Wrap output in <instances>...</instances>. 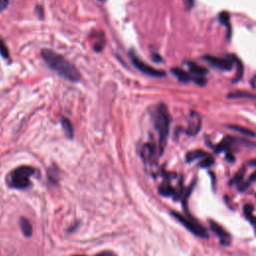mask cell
<instances>
[{
  "label": "cell",
  "mask_w": 256,
  "mask_h": 256,
  "mask_svg": "<svg viewBox=\"0 0 256 256\" xmlns=\"http://www.w3.org/2000/svg\"><path fill=\"white\" fill-rule=\"evenodd\" d=\"M99 1H103V2H104V1H106V0H99Z\"/></svg>",
  "instance_id": "cell-28"
},
{
  "label": "cell",
  "mask_w": 256,
  "mask_h": 256,
  "mask_svg": "<svg viewBox=\"0 0 256 256\" xmlns=\"http://www.w3.org/2000/svg\"><path fill=\"white\" fill-rule=\"evenodd\" d=\"M213 162H214L213 158L209 155V156L203 158V159L200 161L199 165H200L201 167H209V166H211V165L213 164Z\"/></svg>",
  "instance_id": "cell-21"
},
{
  "label": "cell",
  "mask_w": 256,
  "mask_h": 256,
  "mask_svg": "<svg viewBox=\"0 0 256 256\" xmlns=\"http://www.w3.org/2000/svg\"><path fill=\"white\" fill-rule=\"evenodd\" d=\"M256 180V172H254L251 176H250V181H254Z\"/></svg>",
  "instance_id": "cell-26"
},
{
  "label": "cell",
  "mask_w": 256,
  "mask_h": 256,
  "mask_svg": "<svg viewBox=\"0 0 256 256\" xmlns=\"http://www.w3.org/2000/svg\"><path fill=\"white\" fill-rule=\"evenodd\" d=\"M210 228L215 233V235L218 237L220 243L224 246H228L231 243V236L230 234L217 222H214L212 220H209Z\"/></svg>",
  "instance_id": "cell-7"
},
{
  "label": "cell",
  "mask_w": 256,
  "mask_h": 256,
  "mask_svg": "<svg viewBox=\"0 0 256 256\" xmlns=\"http://www.w3.org/2000/svg\"><path fill=\"white\" fill-rule=\"evenodd\" d=\"M36 11H37L39 17L42 18L43 17V8H42V6H36Z\"/></svg>",
  "instance_id": "cell-25"
},
{
  "label": "cell",
  "mask_w": 256,
  "mask_h": 256,
  "mask_svg": "<svg viewBox=\"0 0 256 256\" xmlns=\"http://www.w3.org/2000/svg\"><path fill=\"white\" fill-rule=\"evenodd\" d=\"M159 193L163 196H172L176 194V190L169 183H163L159 187Z\"/></svg>",
  "instance_id": "cell-14"
},
{
  "label": "cell",
  "mask_w": 256,
  "mask_h": 256,
  "mask_svg": "<svg viewBox=\"0 0 256 256\" xmlns=\"http://www.w3.org/2000/svg\"><path fill=\"white\" fill-rule=\"evenodd\" d=\"M0 54L5 59L9 58V50H8L5 42L1 38H0Z\"/></svg>",
  "instance_id": "cell-20"
},
{
  "label": "cell",
  "mask_w": 256,
  "mask_h": 256,
  "mask_svg": "<svg viewBox=\"0 0 256 256\" xmlns=\"http://www.w3.org/2000/svg\"><path fill=\"white\" fill-rule=\"evenodd\" d=\"M48 178L51 183H57L58 182V171L56 168H50L48 171Z\"/></svg>",
  "instance_id": "cell-19"
},
{
  "label": "cell",
  "mask_w": 256,
  "mask_h": 256,
  "mask_svg": "<svg viewBox=\"0 0 256 256\" xmlns=\"http://www.w3.org/2000/svg\"><path fill=\"white\" fill-rule=\"evenodd\" d=\"M61 124H62V128H63L66 136L69 137V138H73L74 129H73V126H72L70 120L67 119V118H62Z\"/></svg>",
  "instance_id": "cell-12"
},
{
  "label": "cell",
  "mask_w": 256,
  "mask_h": 256,
  "mask_svg": "<svg viewBox=\"0 0 256 256\" xmlns=\"http://www.w3.org/2000/svg\"><path fill=\"white\" fill-rule=\"evenodd\" d=\"M184 2V5L186 6L187 9H190L193 7V4H194V0H183Z\"/></svg>",
  "instance_id": "cell-24"
},
{
  "label": "cell",
  "mask_w": 256,
  "mask_h": 256,
  "mask_svg": "<svg viewBox=\"0 0 256 256\" xmlns=\"http://www.w3.org/2000/svg\"><path fill=\"white\" fill-rule=\"evenodd\" d=\"M171 71H172V73H173L180 81L187 82V81H189V80L191 79L190 75H189L187 72H185L184 70L180 69V68H173Z\"/></svg>",
  "instance_id": "cell-15"
},
{
  "label": "cell",
  "mask_w": 256,
  "mask_h": 256,
  "mask_svg": "<svg viewBox=\"0 0 256 256\" xmlns=\"http://www.w3.org/2000/svg\"><path fill=\"white\" fill-rule=\"evenodd\" d=\"M190 118L191 119L189 121L187 133L189 135H195V134L198 133V131L201 128V118L198 114H195V113H192Z\"/></svg>",
  "instance_id": "cell-9"
},
{
  "label": "cell",
  "mask_w": 256,
  "mask_h": 256,
  "mask_svg": "<svg viewBox=\"0 0 256 256\" xmlns=\"http://www.w3.org/2000/svg\"><path fill=\"white\" fill-rule=\"evenodd\" d=\"M41 56L50 69L54 70L65 79L72 82H77L81 79V74L76 66L66 60L62 55H59L50 49H43L41 51Z\"/></svg>",
  "instance_id": "cell-1"
},
{
  "label": "cell",
  "mask_w": 256,
  "mask_h": 256,
  "mask_svg": "<svg viewBox=\"0 0 256 256\" xmlns=\"http://www.w3.org/2000/svg\"><path fill=\"white\" fill-rule=\"evenodd\" d=\"M228 97L230 98H243V97H246V98H256V95H253V94H249L247 92H243V91H238V92H234V93H231L228 95Z\"/></svg>",
  "instance_id": "cell-18"
},
{
  "label": "cell",
  "mask_w": 256,
  "mask_h": 256,
  "mask_svg": "<svg viewBox=\"0 0 256 256\" xmlns=\"http://www.w3.org/2000/svg\"><path fill=\"white\" fill-rule=\"evenodd\" d=\"M204 58L213 67L220 69L222 71H230L234 65L232 58H222L215 56H205Z\"/></svg>",
  "instance_id": "cell-6"
},
{
  "label": "cell",
  "mask_w": 256,
  "mask_h": 256,
  "mask_svg": "<svg viewBox=\"0 0 256 256\" xmlns=\"http://www.w3.org/2000/svg\"><path fill=\"white\" fill-rule=\"evenodd\" d=\"M130 57H131V60H132L133 64L135 65V67L138 70H140L141 72H143L144 74H147V75H150V76H153V77H163V76H165V73L163 71H160V70H157V69L151 67L150 65H148L145 62H143L142 60H140L133 53H130Z\"/></svg>",
  "instance_id": "cell-5"
},
{
  "label": "cell",
  "mask_w": 256,
  "mask_h": 256,
  "mask_svg": "<svg viewBox=\"0 0 256 256\" xmlns=\"http://www.w3.org/2000/svg\"><path fill=\"white\" fill-rule=\"evenodd\" d=\"M189 70L197 78L195 79V81L199 85H203V83H205V80L203 79V77L207 74V70L204 67H201L195 63H189Z\"/></svg>",
  "instance_id": "cell-8"
},
{
  "label": "cell",
  "mask_w": 256,
  "mask_h": 256,
  "mask_svg": "<svg viewBox=\"0 0 256 256\" xmlns=\"http://www.w3.org/2000/svg\"><path fill=\"white\" fill-rule=\"evenodd\" d=\"M249 164H250V165H255V166H256V160H253V161H251Z\"/></svg>",
  "instance_id": "cell-27"
},
{
  "label": "cell",
  "mask_w": 256,
  "mask_h": 256,
  "mask_svg": "<svg viewBox=\"0 0 256 256\" xmlns=\"http://www.w3.org/2000/svg\"><path fill=\"white\" fill-rule=\"evenodd\" d=\"M171 214L174 216L175 219H177L186 229H188L194 235L201 237V238H208V232L205 229V227L202 226L200 223H198L193 218L188 217L186 215H182L175 211H172Z\"/></svg>",
  "instance_id": "cell-4"
},
{
  "label": "cell",
  "mask_w": 256,
  "mask_h": 256,
  "mask_svg": "<svg viewBox=\"0 0 256 256\" xmlns=\"http://www.w3.org/2000/svg\"><path fill=\"white\" fill-rule=\"evenodd\" d=\"M154 156V147L153 145L151 144H146L144 145L143 147V150H142V157L145 161H151V159L153 158Z\"/></svg>",
  "instance_id": "cell-13"
},
{
  "label": "cell",
  "mask_w": 256,
  "mask_h": 256,
  "mask_svg": "<svg viewBox=\"0 0 256 256\" xmlns=\"http://www.w3.org/2000/svg\"><path fill=\"white\" fill-rule=\"evenodd\" d=\"M77 256H82V255H77Z\"/></svg>",
  "instance_id": "cell-29"
},
{
  "label": "cell",
  "mask_w": 256,
  "mask_h": 256,
  "mask_svg": "<svg viewBox=\"0 0 256 256\" xmlns=\"http://www.w3.org/2000/svg\"><path fill=\"white\" fill-rule=\"evenodd\" d=\"M35 169L31 166H20L14 169L9 175V185L13 188L24 189L30 184V177Z\"/></svg>",
  "instance_id": "cell-3"
},
{
  "label": "cell",
  "mask_w": 256,
  "mask_h": 256,
  "mask_svg": "<svg viewBox=\"0 0 256 256\" xmlns=\"http://www.w3.org/2000/svg\"><path fill=\"white\" fill-rule=\"evenodd\" d=\"M9 4V0H0V12L5 10Z\"/></svg>",
  "instance_id": "cell-22"
},
{
  "label": "cell",
  "mask_w": 256,
  "mask_h": 256,
  "mask_svg": "<svg viewBox=\"0 0 256 256\" xmlns=\"http://www.w3.org/2000/svg\"><path fill=\"white\" fill-rule=\"evenodd\" d=\"M232 143H233V139H232L231 137H226L225 139H223V140L218 144V146L215 148V151L221 152V151H223V150H226Z\"/></svg>",
  "instance_id": "cell-16"
},
{
  "label": "cell",
  "mask_w": 256,
  "mask_h": 256,
  "mask_svg": "<svg viewBox=\"0 0 256 256\" xmlns=\"http://www.w3.org/2000/svg\"><path fill=\"white\" fill-rule=\"evenodd\" d=\"M229 128L232 129V130H235L239 133H242L244 135H247V136H252V137L255 136V134L251 130H249L247 128H244V127H241V126H229Z\"/></svg>",
  "instance_id": "cell-17"
},
{
  "label": "cell",
  "mask_w": 256,
  "mask_h": 256,
  "mask_svg": "<svg viewBox=\"0 0 256 256\" xmlns=\"http://www.w3.org/2000/svg\"><path fill=\"white\" fill-rule=\"evenodd\" d=\"M209 156V154H207L206 152L202 151V150H194V151H191L189 152L187 155H186V160L187 162H191V161H194L196 159H203L205 157Z\"/></svg>",
  "instance_id": "cell-11"
},
{
  "label": "cell",
  "mask_w": 256,
  "mask_h": 256,
  "mask_svg": "<svg viewBox=\"0 0 256 256\" xmlns=\"http://www.w3.org/2000/svg\"><path fill=\"white\" fill-rule=\"evenodd\" d=\"M153 117L155 127L159 133V153L162 154L166 145V139L168 136L170 125V116L166 106L164 104L158 105Z\"/></svg>",
  "instance_id": "cell-2"
},
{
  "label": "cell",
  "mask_w": 256,
  "mask_h": 256,
  "mask_svg": "<svg viewBox=\"0 0 256 256\" xmlns=\"http://www.w3.org/2000/svg\"><path fill=\"white\" fill-rule=\"evenodd\" d=\"M255 79H256V76H255Z\"/></svg>",
  "instance_id": "cell-30"
},
{
  "label": "cell",
  "mask_w": 256,
  "mask_h": 256,
  "mask_svg": "<svg viewBox=\"0 0 256 256\" xmlns=\"http://www.w3.org/2000/svg\"><path fill=\"white\" fill-rule=\"evenodd\" d=\"M19 222H20V227H21V230H22L23 234L26 237L31 236L33 229H32V225H31L30 221L27 218H25V217H21Z\"/></svg>",
  "instance_id": "cell-10"
},
{
  "label": "cell",
  "mask_w": 256,
  "mask_h": 256,
  "mask_svg": "<svg viewBox=\"0 0 256 256\" xmlns=\"http://www.w3.org/2000/svg\"><path fill=\"white\" fill-rule=\"evenodd\" d=\"M95 256H116V255L111 251H103V252H100V253L96 254Z\"/></svg>",
  "instance_id": "cell-23"
}]
</instances>
